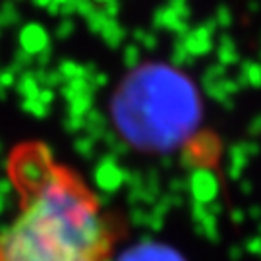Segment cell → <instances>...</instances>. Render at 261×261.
I'll use <instances>...</instances> for the list:
<instances>
[{
    "mask_svg": "<svg viewBox=\"0 0 261 261\" xmlns=\"http://www.w3.org/2000/svg\"><path fill=\"white\" fill-rule=\"evenodd\" d=\"M112 109L124 136L149 149L174 147L199 120L196 87L165 64H145L132 72L114 95Z\"/></svg>",
    "mask_w": 261,
    "mask_h": 261,
    "instance_id": "2",
    "label": "cell"
},
{
    "mask_svg": "<svg viewBox=\"0 0 261 261\" xmlns=\"http://www.w3.org/2000/svg\"><path fill=\"white\" fill-rule=\"evenodd\" d=\"M124 261H180L174 257V253L163 252L161 248L159 250H140L138 253H134L130 257H126Z\"/></svg>",
    "mask_w": 261,
    "mask_h": 261,
    "instance_id": "3",
    "label": "cell"
},
{
    "mask_svg": "<svg viewBox=\"0 0 261 261\" xmlns=\"http://www.w3.org/2000/svg\"><path fill=\"white\" fill-rule=\"evenodd\" d=\"M16 213L0 230V261H112L118 228L99 194L45 141L10 149Z\"/></svg>",
    "mask_w": 261,
    "mask_h": 261,
    "instance_id": "1",
    "label": "cell"
}]
</instances>
